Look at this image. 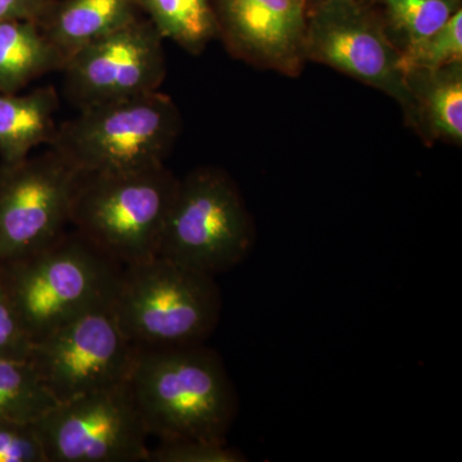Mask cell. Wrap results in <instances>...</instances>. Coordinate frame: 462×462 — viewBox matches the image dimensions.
I'll list each match as a JSON object with an SVG mask.
<instances>
[{
  "label": "cell",
  "instance_id": "obj_23",
  "mask_svg": "<svg viewBox=\"0 0 462 462\" xmlns=\"http://www.w3.org/2000/svg\"><path fill=\"white\" fill-rule=\"evenodd\" d=\"M32 339L18 318L0 275V358L29 360Z\"/></svg>",
  "mask_w": 462,
  "mask_h": 462
},
{
  "label": "cell",
  "instance_id": "obj_2",
  "mask_svg": "<svg viewBox=\"0 0 462 462\" xmlns=\"http://www.w3.org/2000/svg\"><path fill=\"white\" fill-rule=\"evenodd\" d=\"M109 307L134 346L166 348L205 343L223 296L216 276L154 256L123 267Z\"/></svg>",
  "mask_w": 462,
  "mask_h": 462
},
{
  "label": "cell",
  "instance_id": "obj_16",
  "mask_svg": "<svg viewBox=\"0 0 462 462\" xmlns=\"http://www.w3.org/2000/svg\"><path fill=\"white\" fill-rule=\"evenodd\" d=\"M66 60L32 21H0V91L18 93Z\"/></svg>",
  "mask_w": 462,
  "mask_h": 462
},
{
  "label": "cell",
  "instance_id": "obj_3",
  "mask_svg": "<svg viewBox=\"0 0 462 462\" xmlns=\"http://www.w3.org/2000/svg\"><path fill=\"white\" fill-rule=\"evenodd\" d=\"M123 267L74 230L30 256L0 264V275L33 342L111 305Z\"/></svg>",
  "mask_w": 462,
  "mask_h": 462
},
{
  "label": "cell",
  "instance_id": "obj_25",
  "mask_svg": "<svg viewBox=\"0 0 462 462\" xmlns=\"http://www.w3.org/2000/svg\"><path fill=\"white\" fill-rule=\"evenodd\" d=\"M321 2H324V0H303V3H305L307 12L311 11L312 8L316 7V5H320Z\"/></svg>",
  "mask_w": 462,
  "mask_h": 462
},
{
  "label": "cell",
  "instance_id": "obj_1",
  "mask_svg": "<svg viewBox=\"0 0 462 462\" xmlns=\"http://www.w3.org/2000/svg\"><path fill=\"white\" fill-rule=\"evenodd\" d=\"M130 391L149 436L226 440L239 401L223 360L205 343L136 348Z\"/></svg>",
  "mask_w": 462,
  "mask_h": 462
},
{
  "label": "cell",
  "instance_id": "obj_17",
  "mask_svg": "<svg viewBox=\"0 0 462 462\" xmlns=\"http://www.w3.org/2000/svg\"><path fill=\"white\" fill-rule=\"evenodd\" d=\"M163 39L190 54L205 51L217 38L211 0H136Z\"/></svg>",
  "mask_w": 462,
  "mask_h": 462
},
{
  "label": "cell",
  "instance_id": "obj_10",
  "mask_svg": "<svg viewBox=\"0 0 462 462\" xmlns=\"http://www.w3.org/2000/svg\"><path fill=\"white\" fill-rule=\"evenodd\" d=\"M79 179L51 149L0 165V264L30 256L66 233Z\"/></svg>",
  "mask_w": 462,
  "mask_h": 462
},
{
  "label": "cell",
  "instance_id": "obj_20",
  "mask_svg": "<svg viewBox=\"0 0 462 462\" xmlns=\"http://www.w3.org/2000/svg\"><path fill=\"white\" fill-rule=\"evenodd\" d=\"M455 62H462V9L437 32L401 50L403 74L416 69L430 71Z\"/></svg>",
  "mask_w": 462,
  "mask_h": 462
},
{
  "label": "cell",
  "instance_id": "obj_12",
  "mask_svg": "<svg viewBox=\"0 0 462 462\" xmlns=\"http://www.w3.org/2000/svg\"><path fill=\"white\" fill-rule=\"evenodd\" d=\"M217 36L248 65L297 78L307 62L303 0H211Z\"/></svg>",
  "mask_w": 462,
  "mask_h": 462
},
{
  "label": "cell",
  "instance_id": "obj_6",
  "mask_svg": "<svg viewBox=\"0 0 462 462\" xmlns=\"http://www.w3.org/2000/svg\"><path fill=\"white\" fill-rule=\"evenodd\" d=\"M254 242L238 185L218 167H199L179 181L157 256L216 276L242 263Z\"/></svg>",
  "mask_w": 462,
  "mask_h": 462
},
{
  "label": "cell",
  "instance_id": "obj_13",
  "mask_svg": "<svg viewBox=\"0 0 462 462\" xmlns=\"http://www.w3.org/2000/svg\"><path fill=\"white\" fill-rule=\"evenodd\" d=\"M412 97V127L422 142L462 144V62L404 74Z\"/></svg>",
  "mask_w": 462,
  "mask_h": 462
},
{
  "label": "cell",
  "instance_id": "obj_26",
  "mask_svg": "<svg viewBox=\"0 0 462 462\" xmlns=\"http://www.w3.org/2000/svg\"><path fill=\"white\" fill-rule=\"evenodd\" d=\"M363 2L367 3V5H378L382 0H363Z\"/></svg>",
  "mask_w": 462,
  "mask_h": 462
},
{
  "label": "cell",
  "instance_id": "obj_11",
  "mask_svg": "<svg viewBox=\"0 0 462 462\" xmlns=\"http://www.w3.org/2000/svg\"><path fill=\"white\" fill-rule=\"evenodd\" d=\"M163 41L151 21L139 18L81 48L60 69L67 99L80 111L160 90L167 75Z\"/></svg>",
  "mask_w": 462,
  "mask_h": 462
},
{
  "label": "cell",
  "instance_id": "obj_5",
  "mask_svg": "<svg viewBox=\"0 0 462 462\" xmlns=\"http://www.w3.org/2000/svg\"><path fill=\"white\" fill-rule=\"evenodd\" d=\"M179 181L166 165L80 175L71 226L123 266L157 256Z\"/></svg>",
  "mask_w": 462,
  "mask_h": 462
},
{
  "label": "cell",
  "instance_id": "obj_21",
  "mask_svg": "<svg viewBox=\"0 0 462 462\" xmlns=\"http://www.w3.org/2000/svg\"><path fill=\"white\" fill-rule=\"evenodd\" d=\"M245 454L227 445L226 440H161L149 448L147 462H245Z\"/></svg>",
  "mask_w": 462,
  "mask_h": 462
},
{
  "label": "cell",
  "instance_id": "obj_8",
  "mask_svg": "<svg viewBox=\"0 0 462 462\" xmlns=\"http://www.w3.org/2000/svg\"><path fill=\"white\" fill-rule=\"evenodd\" d=\"M35 422L47 462H147L149 433L127 382L57 402Z\"/></svg>",
  "mask_w": 462,
  "mask_h": 462
},
{
  "label": "cell",
  "instance_id": "obj_15",
  "mask_svg": "<svg viewBox=\"0 0 462 462\" xmlns=\"http://www.w3.org/2000/svg\"><path fill=\"white\" fill-rule=\"evenodd\" d=\"M60 97L53 87L27 94L0 91V158L17 163L39 145H50L57 132Z\"/></svg>",
  "mask_w": 462,
  "mask_h": 462
},
{
  "label": "cell",
  "instance_id": "obj_19",
  "mask_svg": "<svg viewBox=\"0 0 462 462\" xmlns=\"http://www.w3.org/2000/svg\"><path fill=\"white\" fill-rule=\"evenodd\" d=\"M379 5L389 35L397 33L402 42L400 51L437 32L462 9V0H382Z\"/></svg>",
  "mask_w": 462,
  "mask_h": 462
},
{
  "label": "cell",
  "instance_id": "obj_22",
  "mask_svg": "<svg viewBox=\"0 0 462 462\" xmlns=\"http://www.w3.org/2000/svg\"><path fill=\"white\" fill-rule=\"evenodd\" d=\"M0 462H47L35 421L0 419Z\"/></svg>",
  "mask_w": 462,
  "mask_h": 462
},
{
  "label": "cell",
  "instance_id": "obj_14",
  "mask_svg": "<svg viewBox=\"0 0 462 462\" xmlns=\"http://www.w3.org/2000/svg\"><path fill=\"white\" fill-rule=\"evenodd\" d=\"M139 18L136 0H62L53 3L39 26L67 60Z\"/></svg>",
  "mask_w": 462,
  "mask_h": 462
},
{
  "label": "cell",
  "instance_id": "obj_24",
  "mask_svg": "<svg viewBox=\"0 0 462 462\" xmlns=\"http://www.w3.org/2000/svg\"><path fill=\"white\" fill-rule=\"evenodd\" d=\"M54 0H0V21H32L41 25Z\"/></svg>",
  "mask_w": 462,
  "mask_h": 462
},
{
  "label": "cell",
  "instance_id": "obj_9",
  "mask_svg": "<svg viewBox=\"0 0 462 462\" xmlns=\"http://www.w3.org/2000/svg\"><path fill=\"white\" fill-rule=\"evenodd\" d=\"M136 346L109 305L33 340L29 361L56 402L127 382Z\"/></svg>",
  "mask_w": 462,
  "mask_h": 462
},
{
  "label": "cell",
  "instance_id": "obj_7",
  "mask_svg": "<svg viewBox=\"0 0 462 462\" xmlns=\"http://www.w3.org/2000/svg\"><path fill=\"white\" fill-rule=\"evenodd\" d=\"M307 60L329 66L396 100L409 125L412 97L382 12L363 0H324L309 12Z\"/></svg>",
  "mask_w": 462,
  "mask_h": 462
},
{
  "label": "cell",
  "instance_id": "obj_4",
  "mask_svg": "<svg viewBox=\"0 0 462 462\" xmlns=\"http://www.w3.org/2000/svg\"><path fill=\"white\" fill-rule=\"evenodd\" d=\"M181 126L178 106L158 90L80 109L48 148L80 175L141 171L165 165Z\"/></svg>",
  "mask_w": 462,
  "mask_h": 462
},
{
  "label": "cell",
  "instance_id": "obj_18",
  "mask_svg": "<svg viewBox=\"0 0 462 462\" xmlns=\"http://www.w3.org/2000/svg\"><path fill=\"white\" fill-rule=\"evenodd\" d=\"M56 403L29 360L0 358V419L36 421Z\"/></svg>",
  "mask_w": 462,
  "mask_h": 462
}]
</instances>
